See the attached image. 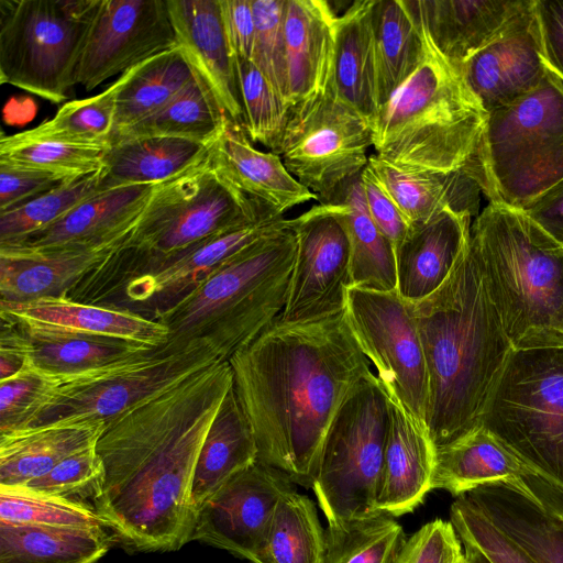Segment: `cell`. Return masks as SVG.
Wrapping results in <instances>:
<instances>
[{
    "mask_svg": "<svg viewBox=\"0 0 563 563\" xmlns=\"http://www.w3.org/2000/svg\"><path fill=\"white\" fill-rule=\"evenodd\" d=\"M232 385L230 363L218 361L104 423L93 507L126 544L175 551L191 541L196 463Z\"/></svg>",
    "mask_w": 563,
    "mask_h": 563,
    "instance_id": "obj_1",
    "label": "cell"
},
{
    "mask_svg": "<svg viewBox=\"0 0 563 563\" xmlns=\"http://www.w3.org/2000/svg\"><path fill=\"white\" fill-rule=\"evenodd\" d=\"M257 443V461L312 488L327 432L369 361L345 311L309 322L277 317L228 361Z\"/></svg>",
    "mask_w": 563,
    "mask_h": 563,
    "instance_id": "obj_2",
    "label": "cell"
},
{
    "mask_svg": "<svg viewBox=\"0 0 563 563\" xmlns=\"http://www.w3.org/2000/svg\"><path fill=\"white\" fill-rule=\"evenodd\" d=\"M412 305L429 377L426 424L437 450L481 426L514 347L470 240L445 282Z\"/></svg>",
    "mask_w": 563,
    "mask_h": 563,
    "instance_id": "obj_3",
    "label": "cell"
},
{
    "mask_svg": "<svg viewBox=\"0 0 563 563\" xmlns=\"http://www.w3.org/2000/svg\"><path fill=\"white\" fill-rule=\"evenodd\" d=\"M470 245L514 350L563 346V245L522 210L489 203Z\"/></svg>",
    "mask_w": 563,
    "mask_h": 563,
    "instance_id": "obj_4",
    "label": "cell"
},
{
    "mask_svg": "<svg viewBox=\"0 0 563 563\" xmlns=\"http://www.w3.org/2000/svg\"><path fill=\"white\" fill-rule=\"evenodd\" d=\"M422 31L420 63L371 122L373 147L382 159L407 170L464 169L487 114L423 25Z\"/></svg>",
    "mask_w": 563,
    "mask_h": 563,
    "instance_id": "obj_5",
    "label": "cell"
},
{
    "mask_svg": "<svg viewBox=\"0 0 563 563\" xmlns=\"http://www.w3.org/2000/svg\"><path fill=\"white\" fill-rule=\"evenodd\" d=\"M297 247L287 224L246 246L156 321L166 343L208 344L222 361L257 338L283 311Z\"/></svg>",
    "mask_w": 563,
    "mask_h": 563,
    "instance_id": "obj_6",
    "label": "cell"
},
{
    "mask_svg": "<svg viewBox=\"0 0 563 563\" xmlns=\"http://www.w3.org/2000/svg\"><path fill=\"white\" fill-rule=\"evenodd\" d=\"M268 216H279L231 185L208 156L154 186L126 241L90 274L91 285L111 295L129 278L194 245Z\"/></svg>",
    "mask_w": 563,
    "mask_h": 563,
    "instance_id": "obj_7",
    "label": "cell"
},
{
    "mask_svg": "<svg viewBox=\"0 0 563 563\" xmlns=\"http://www.w3.org/2000/svg\"><path fill=\"white\" fill-rule=\"evenodd\" d=\"M464 170L490 203L522 210L563 180V78L548 66L530 92L487 113Z\"/></svg>",
    "mask_w": 563,
    "mask_h": 563,
    "instance_id": "obj_8",
    "label": "cell"
},
{
    "mask_svg": "<svg viewBox=\"0 0 563 563\" xmlns=\"http://www.w3.org/2000/svg\"><path fill=\"white\" fill-rule=\"evenodd\" d=\"M391 421L390 398L369 371L327 432L313 490L328 526L380 514L376 503Z\"/></svg>",
    "mask_w": 563,
    "mask_h": 563,
    "instance_id": "obj_9",
    "label": "cell"
},
{
    "mask_svg": "<svg viewBox=\"0 0 563 563\" xmlns=\"http://www.w3.org/2000/svg\"><path fill=\"white\" fill-rule=\"evenodd\" d=\"M100 0H0V82L60 103Z\"/></svg>",
    "mask_w": 563,
    "mask_h": 563,
    "instance_id": "obj_10",
    "label": "cell"
},
{
    "mask_svg": "<svg viewBox=\"0 0 563 563\" xmlns=\"http://www.w3.org/2000/svg\"><path fill=\"white\" fill-rule=\"evenodd\" d=\"M218 361L205 342L165 343L122 362L56 377L22 429L107 422Z\"/></svg>",
    "mask_w": 563,
    "mask_h": 563,
    "instance_id": "obj_11",
    "label": "cell"
},
{
    "mask_svg": "<svg viewBox=\"0 0 563 563\" xmlns=\"http://www.w3.org/2000/svg\"><path fill=\"white\" fill-rule=\"evenodd\" d=\"M481 424L563 487V346L514 350Z\"/></svg>",
    "mask_w": 563,
    "mask_h": 563,
    "instance_id": "obj_12",
    "label": "cell"
},
{
    "mask_svg": "<svg viewBox=\"0 0 563 563\" xmlns=\"http://www.w3.org/2000/svg\"><path fill=\"white\" fill-rule=\"evenodd\" d=\"M371 146L369 121L328 89L289 108L273 153L319 203H328L367 166Z\"/></svg>",
    "mask_w": 563,
    "mask_h": 563,
    "instance_id": "obj_13",
    "label": "cell"
},
{
    "mask_svg": "<svg viewBox=\"0 0 563 563\" xmlns=\"http://www.w3.org/2000/svg\"><path fill=\"white\" fill-rule=\"evenodd\" d=\"M345 316L390 400L427 431L429 377L412 302L397 290L351 287Z\"/></svg>",
    "mask_w": 563,
    "mask_h": 563,
    "instance_id": "obj_14",
    "label": "cell"
},
{
    "mask_svg": "<svg viewBox=\"0 0 563 563\" xmlns=\"http://www.w3.org/2000/svg\"><path fill=\"white\" fill-rule=\"evenodd\" d=\"M290 221L297 247L279 319L309 322L344 312L352 272L341 206L335 201L318 203Z\"/></svg>",
    "mask_w": 563,
    "mask_h": 563,
    "instance_id": "obj_15",
    "label": "cell"
},
{
    "mask_svg": "<svg viewBox=\"0 0 563 563\" xmlns=\"http://www.w3.org/2000/svg\"><path fill=\"white\" fill-rule=\"evenodd\" d=\"M177 47L167 0H100L76 73L91 91L107 79Z\"/></svg>",
    "mask_w": 563,
    "mask_h": 563,
    "instance_id": "obj_16",
    "label": "cell"
},
{
    "mask_svg": "<svg viewBox=\"0 0 563 563\" xmlns=\"http://www.w3.org/2000/svg\"><path fill=\"white\" fill-rule=\"evenodd\" d=\"M294 490L284 472L256 461L225 482L196 511L191 540L252 561L279 501Z\"/></svg>",
    "mask_w": 563,
    "mask_h": 563,
    "instance_id": "obj_17",
    "label": "cell"
},
{
    "mask_svg": "<svg viewBox=\"0 0 563 563\" xmlns=\"http://www.w3.org/2000/svg\"><path fill=\"white\" fill-rule=\"evenodd\" d=\"M288 222L283 216H268L249 225L207 239L173 256L151 271L124 282L122 310L155 320L190 296L219 267L240 251Z\"/></svg>",
    "mask_w": 563,
    "mask_h": 563,
    "instance_id": "obj_18",
    "label": "cell"
},
{
    "mask_svg": "<svg viewBox=\"0 0 563 563\" xmlns=\"http://www.w3.org/2000/svg\"><path fill=\"white\" fill-rule=\"evenodd\" d=\"M537 563H563V487L537 472L464 494Z\"/></svg>",
    "mask_w": 563,
    "mask_h": 563,
    "instance_id": "obj_19",
    "label": "cell"
},
{
    "mask_svg": "<svg viewBox=\"0 0 563 563\" xmlns=\"http://www.w3.org/2000/svg\"><path fill=\"white\" fill-rule=\"evenodd\" d=\"M548 70L534 0L459 69L487 113L533 90Z\"/></svg>",
    "mask_w": 563,
    "mask_h": 563,
    "instance_id": "obj_20",
    "label": "cell"
},
{
    "mask_svg": "<svg viewBox=\"0 0 563 563\" xmlns=\"http://www.w3.org/2000/svg\"><path fill=\"white\" fill-rule=\"evenodd\" d=\"M177 46L210 91L222 114L243 126L235 58L222 22L220 0H167Z\"/></svg>",
    "mask_w": 563,
    "mask_h": 563,
    "instance_id": "obj_21",
    "label": "cell"
},
{
    "mask_svg": "<svg viewBox=\"0 0 563 563\" xmlns=\"http://www.w3.org/2000/svg\"><path fill=\"white\" fill-rule=\"evenodd\" d=\"M128 238L90 247L0 245V301L24 302L64 296Z\"/></svg>",
    "mask_w": 563,
    "mask_h": 563,
    "instance_id": "obj_22",
    "label": "cell"
},
{
    "mask_svg": "<svg viewBox=\"0 0 563 563\" xmlns=\"http://www.w3.org/2000/svg\"><path fill=\"white\" fill-rule=\"evenodd\" d=\"M154 186H125L96 194L47 228L0 245L90 247L123 240L136 225Z\"/></svg>",
    "mask_w": 563,
    "mask_h": 563,
    "instance_id": "obj_23",
    "label": "cell"
},
{
    "mask_svg": "<svg viewBox=\"0 0 563 563\" xmlns=\"http://www.w3.org/2000/svg\"><path fill=\"white\" fill-rule=\"evenodd\" d=\"M210 157L224 179L279 216L318 200L287 170L277 154L255 148L243 126L228 119L210 146Z\"/></svg>",
    "mask_w": 563,
    "mask_h": 563,
    "instance_id": "obj_24",
    "label": "cell"
},
{
    "mask_svg": "<svg viewBox=\"0 0 563 563\" xmlns=\"http://www.w3.org/2000/svg\"><path fill=\"white\" fill-rule=\"evenodd\" d=\"M339 14L324 0H286L288 104L328 91Z\"/></svg>",
    "mask_w": 563,
    "mask_h": 563,
    "instance_id": "obj_25",
    "label": "cell"
},
{
    "mask_svg": "<svg viewBox=\"0 0 563 563\" xmlns=\"http://www.w3.org/2000/svg\"><path fill=\"white\" fill-rule=\"evenodd\" d=\"M470 231L471 217L452 211L411 224L395 247L399 295L413 303L434 292L452 272Z\"/></svg>",
    "mask_w": 563,
    "mask_h": 563,
    "instance_id": "obj_26",
    "label": "cell"
},
{
    "mask_svg": "<svg viewBox=\"0 0 563 563\" xmlns=\"http://www.w3.org/2000/svg\"><path fill=\"white\" fill-rule=\"evenodd\" d=\"M432 45L460 67L493 41L528 0H417Z\"/></svg>",
    "mask_w": 563,
    "mask_h": 563,
    "instance_id": "obj_27",
    "label": "cell"
},
{
    "mask_svg": "<svg viewBox=\"0 0 563 563\" xmlns=\"http://www.w3.org/2000/svg\"><path fill=\"white\" fill-rule=\"evenodd\" d=\"M390 402L391 421L376 507L378 512L398 517L411 512L432 490L435 449L428 432Z\"/></svg>",
    "mask_w": 563,
    "mask_h": 563,
    "instance_id": "obj_28",
    "label": "cell"
},
{
    "mask_svg": "<svg viewBox=\"0 0 563 563\" xmlns=\"http://www.w3.org/2000/svg\"><path fill=\"white\" fill-rule=\"evenodd\" d=\"M368 168L410 224L452 211L471 218L479 207L481 188L464 170L430 172L398 168L376 154Z\"/></svg>",
    "mask_w": 563,
    "mask_h": 563,
    "instance_id": "obj_29",
    "label": "cell"
},
{
    "mask_svg": "<svg viewBox=\"0 0 563 563\" xmlns=\"http://www.w3.org/2000/svg\"><path fill=\"white\" fill-rule=\"evenodd\" d=\"M8 317L14 320L24 338L30 363L56 377L76 375L156 349L125 339L89 334Z\"/></svg>",
    "mask_w": 563,
    "mask_h": 563,
    "instance_id": "obj_30",
    "label": "cell"
},
{
    "mask_svg": "<svg viewBox=\"0 0 563 563\" xmlns=\"http://www.w3.org/2000/svg\"><path fill=\"white\" fill-rule=\"evenodd\" d=\"M0 312L29 322L125 339L152 347L168 340L167 328L158 321L128 310L75 301L66 296L24 302L0 301Z\"/></svg>",
    "mask_w": 563,
    "mask_h": 563,
    "instance_id": "obj_31",
    "label": "cell"
},
{
    "mask_svg": "<svg viewBox=\"0 0 563 563\" xmlns=\"http://www.w3.org/2000/svg\"><path fill=\"white\" fill-rule=\"evenodd\" d=\"M374 0L351 2L339 14L329 90L369 123L379 104L373 33Z\"/></svg>",
    "mask_w": 563,
    "mask_h": 563,
    "instance_id": "obj_32",
    "label": "cell"
},
{
    "mask_svg": "<svg viewBox=\"0 0 563 563\" xmlns=\"http://www.w3.org/2000/svg\"><path fill=\"white\" fill-rule=\"evenodd\" d=\"M257 459L252 426L232 385L207 432L196 463L190 492L195 516L225 482Z\"/></svg>",
    "mask_w": 563,
    "mask_h": 563,
    "instance_id": "obj_33",
    "label": "cell"
},
{
    "mask_svg": "<svg viewBox=\"0 0 563 563\" xmlns=\"http://www.w3.org/2000/svg\"><path fill=\"white\" fill-rule=\"evenodd\" d=\"M209 151L199 142L165 136L112 143L103 157L99 190L162 184L202 162Z\"/></svg>",
    "mask_w": 563,
    "mask_h": 563,
    "instance_id": "obj_34",
    "label": "cell"
},
{
    "mask_svg": "<svg viewBox=\"0 0 563 563\" xmlns=\"http://www.w3.org/2000/svg\"><path fill=\"white\" fill-rule=\"evenodd\" d=\"M536 472L482 424L435 450L432 489L462 496L479 486Z\"/></svg>",
    "mask_w": 563,
    "mask_h": 563,
    "instance_id": "obj_35",
    "label": "cell"
},
{
    "mask_svg": "<svg viewBox=\"0 0 563 563\" xmlns=\"http://www.w3.org/2000/svg\"><path fill=\"white\" fill-rule=\"evenodd\" d=\"M106 422H79L0 434V487H19L92 446Z\"/></svg>",
    "mask_w": 563,
    "mask_h": 563,
    "instance_id": "obj_36",
    "label": "cell"
},
{
    "mask_svg": "<svg viewBox=\"0 0 563 563\" xmlns=\"http://www.w3.org/2000/svg\"><path fill=\"white\" fill-rule=\"evenodd\" d=\"M373 33L380 108L423 56L424 37L417 0H374Z\"/></svg>",
    "mask_w": 563,
    "mask_h": 563,
    "instance_id": "obj_37",
    "label": "cell"
},
{
    "mask_svg": "<svg viewBox=\"0 0 563 563\" xmlns=\"http://www.w3.org/2000/svg\"><path fill=\"white\" fill-rule=\"evenodd\" d=\"M112 538L106 528H60L0 521V563H98Z\"/></svg>",
    "mask_w": 563,
    "mask_h": 563,
    "instance_id": "obj_38",
    "label": "cell"
},
{
    "mask_svg": "<svg viewBox=\"0 0 563 563\" xmlns=\"http://www.w3.org/2000/svg\"><path fill=\"white\" fill-rule=\"evenodd\" d=\"M331 201L341 206L350 238L352 287L397 290L395 249L369 217L361 174L343 185Z\"/></svg>",
    "mask_w": 563,
    "mask_h": 563,
    "instance_id": "obj_39",
    "label": "cell"
},
{
    "mask_svg": "<svg viewBox=\"0 0 563 563\" xmlns=\"http://www.w3.org/2000/svg\"><path fill=\"white\" fill-rule=\"evenodd\" d=\"M195 76L178 46L159 53L122 74V84L115 100L111 141L165 107Z\"/></svg>",
    "mask_w": 563,
    "mask_h": 563,
    "instance_id": "obj_40",
    "label": "cell"
},
{
    "mask_svg": "<svg viewBox=\"0 0 563 563\" xmlns=\"http://www.w3.org/2000/svg\"><path fill=\"white\" fill-rule=\"evenodd\" d=\"M252 563H325V534L312 500L288 493L279 501Z\"/></svg>",
    "mask_w": 563,
    "mask_h": 563,
    "instance_id": "obj_41",
    "label": "cell"
},
{
    "mask_svg": "<svg viewBox=\"0 0 563 563\" xmlns=\"http://www.w3.org/2000/svg\"><path fill=\"white\" fill-rule=\"evenodd\" d=\"M225 119L210 91L195 76L165 107L113 137L110 144L129 139L165 136L211 146Z\"/></svg>",
    "mask_w": 563,
    "mask_h": 563,
    "instance_id": "obj_42",
    "label": "cell"
},
{
    "mask_svg": "<svg viewBox=\"0 0 563 563\" xmlns=\"http://www.w3.org/2000/svg\"><path fill=\"white\" fill-rule=\"evenodd\" d=\"M110 145L75 144L2 133L0 165L74 180L102 169Z\"/></svg>",
    "mask_w": 563,
    "mask_h": 563,
    "instance_id": "obj_43",
    "label": "cell"
},
{
    "mask_svg": "<svg viewBox=\"0 0 563 563\" xmlns=\"http://www.w3.org/2000/svg\"><path fill=\"white\" fill-rule=\"evenodd\" d=\"M325 563H395L406 536L389 515L328 526Z\"/></svg>",
    "mask_w": 563,
    "mask_h": 563,
    "instance_id": "obj_44",
    "label": "cell"
},
{
    "mask_svg": "<svg viewBox=\"0 0 563 563\" xmlns=\"http://www.w3.org/2000/svg\"><path fill=\"white\" fill-rule=\"evenodd\" d=\"M121 84L122 75L102 92L65 103L52 119L22 133L31 139L110 145Z\"/></svg>",
    "mask_w": 563,
    "mask_h": 563,
    "instance_id": "obj_45",
    "label": "cell"
},
{
    "mask_svg": "<svg viewBox=\"0 0 563 563\" xmlns=\"http://www.w3.org/2000/svg\"><path fill=\"white\" fill-rule=\"evenodd\" d=\"M100 172L69 180L18 207L0 212V244L20 240L55 223L99 194Z\"/></svg>",
    "mask_w": 563,
    "mask_h": 563,
    "instance_id": "obj_46",
    "label": "cell"
},
{
    "mask_svg": "<svg viewBox=\"0 0 563 563\" xmlns=\"http://www.w3.org/2000/svg\"><path fill=\"white\" fill-rule=\"evenodd\" d=\"M0 521L60 528H106L92 506L24 487H0Z\"/></svg>",
    "mask_w": 563,
    "mask_h": 563,
    "instance_id": "obj_47",
    "label": "cell"
},
{
    "mask_svg": "<svg viewBox=\"0 0 563 563\" xmlns=\"http://www.w3.org/2000/svg\"><path fill=\"white\" fill-rule=\"evenodd\" d=\"M235 68L243 107V129L251 142L274 152L286 128L289 107L252 60L235 58Z\"/></svg>",
    "mask_w": 563,
    "mask_h": 563,
    "instance_id": "obj_48",
    "label": "cell"
},
{
    "mask_svg": "<svg viewBox=\"0 0 563 563\" xmlns=\"http://www.w3.org/2000/svg\"><path fill=\"white\" fill-rule=\"evenodd\" d=\"M255 19L252 62L288 104V76L285 38L286 0H251Z\"/></svg>",
    "mask_w": 563,
    "mask_h": 563,
    "instance_id": "obj_49",
    "label": "cell"
},
{
    "mask_svg": "<svg viewBox=\"0 0 563 563\" xmlns=\"http://www.w3.org/2000/svg\"><path fill=\"white\" fill-rule=\"evenodd\" d=\"M102 475V463L95 444L67 456L45 475L19 487L93 507Z\"/></svg>",
    "mask_w": 563,
    "mask_h": 563,
    "instance_id": "obj_50",
    "label": "cell"
},
{
    "mask_svg": "<svg viewBox=\"0 0 563 563\" xmlns=\"http://www.w3.org/2000/svg\"><path fill=\"white\" fill-rule=\"evenodd\" d=\"M450 519L460 540L473 544L490 563H537L497 529L465 495L459 496L452 504Z\"/></svg>",
    "mask_w": 563,
    "mask_h": 563,
    "instance_id": "obj_51",
    "label": "cell"
},
{
    "mask_svg": "<svg viewBox=\"0 0 563 563\" xmlns=\"http://www.w3.org/2000/svg\"><path fill=\"white\" fill-rule=\"evenodd\" d=\"M55 379L30 363L16 375L0 380V434L24 427Z\"/></svg>",
    "mask_w": 563,
    "mask_h": 563,
    "instance_id": "obj_52",
    "label": "cell"
},
{
    "mask_svg": "<svg viewBox=\"0 0 563 563\" xmlns=\"http://www.w3.org/2000/svg\"><path fill=\"white\" fill-rule=\"evenodd\" d=\"M462 542L451 522L435 519L404 543L395 563H456Z\"/></svg>",
    "mask_w": 563,
    "mask_h": 563,
    "instance_id": "obj_53",
    "label": "cell"
},
{
    "mask_svg": "<svg viewBox=\"0 0 563 563\" xmlns=\"http://www.w3.org/2000/svg\"><path fill=\"white\" fill-rule=\"evenodd\" d=\"M361 184L369 217L395 249L404 240L411 224L380 187L368 166L361 173Z\"/></svg>",
    "mask_w": 563,
    "mask_h": 563,
    "instance_id": "obj_54",
    "label": "cell"
},
{
    "mask_svg": "<svg viewBox=\"0 0 563 563\" xmlns=\"http://www.w3.org/2000/svg\"><path fill=\"white\" fill-rule=\"evenodd\" d=\"M69 181L52 175L0 165V212Z\"/></svg>",
    "mask_w": 563,
    "mask_h": 563,
    "instance_id": "obj_55",
    "label": "cell"
},
{
    "mask_svg": "<svg viewBox=\"0 0 563 563\" xmlns=\"http://www.w3.org/2000/svg\"><path fill=\"white\" fill-rule=\"evenodd\" d=\"M224 32L234 58L252 60L255 19L251 0H220Z\"/></svg>",
    "mask_w": 563,
    "mask_h": 563,
    "instance_id": "obj_56",
    "label": "cell"
},
{
    "mask_svg": "<svg viewBox=\"0 0 563 563\" xmlns=\"http://www.w3.org/2000/svg\"><path fill=\"white\" fill-rule=\"evenodd\" d=\"M544 59L563 78V0H534Z\"/></svg>",
    "mask_w": 563,
    "mask_h": 563,
    "instance_id": "obj_57",
    "label": "cell"
},
{
    "mask_svg": "<svg viewBox=\"0 0 563 563\" xmlns=\"http://www.w3.org/2000/svg\"><path fill=\"white\" fill-rule=\"evenodd\" d=\"M522 211L563 245V180Z\"/></svg>",
    "mask_w": 563,
    "mask_h": 563,
    "instance_id": "obj_58",
    "label": "cell"
},
{
    "mask_svg": "<svg viewBox=\"0 0 563 563\" xmlns=\"http://www.w3.org/2000/svg\"><path fill=\"white\" fill-rule=\"evenodd\" d=\"M464 545V563H490V561L473 544L461 541Z\"/></svg>",
    "mask_w": 563,
    "mask_h": 563,
    "instance_id": "obj_59",
    "label": "cell"
},
{
    "mask_svg": "<svg viewBox=\"0 0 563 563\" xmlns=\"http://www.w3.org/2000/svg\"><path fill=\"white\" fill-rule=\"evenodd\" d=\"M456 563H464V556L462 555Z\"/></svg>",
    "mask_w": 563,
    "mask_h": 563,
    "instance_id": "obj_60",
    "label": "cell"
}]
</instances>
